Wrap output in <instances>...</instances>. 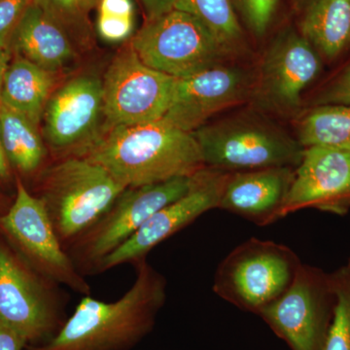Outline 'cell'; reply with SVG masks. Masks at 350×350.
I'll use <instances>...</instances> for the list:
<instances>
[{
  "instance_id": "cell-1",
  "label": "cell",
  "mask_w": 350,
  "mask_h": 350,
  "mask_svg": "<svg viewBox=\"0 0 350 350\" xmlns=\"http://www.w3.org/2000/svg\"><path fill=\"white\" fill-rule=\"evenodd\" d=\"M135 282L113 301L83 296L61 330L29 350H131L150 334L167 301V282L147 259L133 265Z\"/></svg>"
},
{
  "instance_id": "cell-2",
  "label": "cell",
  "mask_w": 350,
  "mask_h": 350,
  "mask_svg": "<svg viewBox=\"0 0 350 350\" xmlns=\"http://www.w3.org/2000/svg\"><path fill=\"white\" fill-rule=\"evenodd\" d=\"M84 157L105 167L126 188L192 176L206 167L193 133L163 118L107 129Z\"/></svg>"
},
{
  "instance_id": "cell-3",
  "label": "cell",
  "mask_w": 350,
  "mask_h": 350,
  "mask_svg": "<svg viewBox=\"0 0 350 350\" xmlns=\"http://www.w3.org/2000/svg\"><path fill=\"white\" fill-rule=\"evenodd\" d=\"M38 196L64 247L98 220L125 190L86 157L50 163L36 179Z\"/></svg>"
},
{
  "instance_id": "cell-4",
  "label": "cell",
  "mask_w": 350,
  "mask_h": 350,
  "mask_svg": "<svg viewBox=\"0 0 350 350\" xmlns=\"http://www.w3.org/2000/svg\"><path fill=\"white\" fill-rule=\"evenodd\" d=\"M193 135L206 167L227 172L296 169L305 150L297 138L254 111L236 113L207 123Z\"/></svg>"
},
{
  "instance_id": "cell-5",
  "label": "cell",
  "mask_w": 350,
  "mask_h": 350,
  "mask_svg": "<svg viewBox=\"0 0 350 350\" xmlns=\"http://www.w3.org/2000/svg\"><path fill=\"white\" fill-rule=\"evenodd\" d=\"M301 264L284 244L251 238L218 265L213 291L241 310L259 314L286 291Z\"/></svg>"
},
{
  "instance_id": "cell-6",
  "label": "cell",
  "mask_w": 350,
  "mask_h": 350,
  "mask_svg": "<svg viewBox=\"0 0 350 350\" xmlns=\"http://www.w3.org/2000/svg\"><path fill=\"white\" fill-rule=\"evenodd\" d=\"M59 287L0 243V319L29 347L50 340L68 319Z\"/></svg>"
},
{
  "instance_id": "cell-7",
  "label": "cell",
  "mask_w": 350,
  "mask_h": 350,
  "mask_svg": "<svg viewBox=\"0 0 350 350\" xmlns=\"http://www.w3.org/2000/svg\"><path fill=\"white\" fill-rule=\"evenodd\" d=\"M192 176L126 188L91 227L66 246L80 273L85 276L96 273L98 265L128 241L151 216L187 192Z\"/></svg>"
},
{
  "instance_id": "cell-8",
  "label": "cell",
  "mask_w": 350,
  "mask_h": 350,
  "mask_svg": "<svg viewBox=\"0 0 350 350\" xmlns=\"http://www.w3.org/2000/svg\"><path fill=\"white\" fill-rule=\"evenodd\" d=\"M130 46L142 63L176 79L225 64L232 57L206 25L177 9L147 20Z\"/></svg>"
},
{
  "instance_id": "cell-9",
  "label": "cell",
  "mask_w": 350,
  "mask_h": 350,
  "mask_svg": "<svg viewBox=\"0 0 350 350\" xmlns=\"http://www.w3.org/2000/svg\"><path fill=\"white\" fill-rule=\"evenodd\" d=\"M15 199L0 214V232L16 252L41 275L82 296L92 287L80 273L55 231L43 202L15 176Z\"/></svg>"
},
{
  "instance_id": "cell-10",
  "label": "cell",
  "mask_w": 350,
  "mask_h": 350,
  "mask_svg": "<svg viewBox=\"0 0 350 350\" xmlns=\"http://www.w3.org/2000/svg\"><path fill=\"white\" fill-rule=\"evenodd\" d=\"M176 81L142 63L129 44L113 59L103 79L107 129L163 119Z\"/></svg>"
},
{
  "instance_id": "cell-11",
  "label": "cell",
  "mask_w": 350,
  "mask_h": 350,
  "mask_svg": "<svg viewBox=\"0 0 350 350\" xmlns=\"http://www.w3.org/2000/svg\"><path fill=\"white\" fill-rule=\"evenodd\" d=\"M321 68V56L312 44L298 29L285 27L262 56L250 100L266 111L286 115L296 112L301 94Z\"/></svg>"
},
{
  "instance_id": "cell-12",
  "label": "cell",
  "mask_w": 350,
  "mask_h": 350,
  "mask_svg": "<svg viewBox=\"0 0 350 350\" xmlns=\"http://www.w3.org/2000/svg\"><path fill=\"white\" fill-rule=\"evenodd\" d=\"M103 80L81 75L55 90L43 114V138L54 160L84 157L98 139L103 114Z\"/></svg>"
},
{
  "instance_id": "cell-13",
  "label": "cell",
  "mask_w": 350,
  "mask_h": 350,
  "mask_svg": "<svg viewBox=\"0 0 350 350\" xmlns=\"http://www.w3.org/2000/svg\"><path fill=\"white\" fill-rule=\"evenodd\" d=\"M229 174L206 167L193 175L187 192L151 216L128 241L98 265L96 273L147 259L159 244L192 224L202 214L218 208Z\"/></svg>"
},
{
  "instance_id": "cell-14",
  "label": "cell",
  "mask_w": 350,
  "mask_h": 350,
  "mask_svg": "<svg viewBox=\"0 0 350 350\" xmlns=\"http://www.w3.org/2000/svg\"><path fill=\"white\" fill-rule=\"evenodd\" d=\"M331 280L301 264L293 282L260 317L292 350H322L328 333L327 298Z\"/></svg>"
},
{
  "instance_id": "cell-15",
  "label": "cell",
  "mask_w": 350,
  "mask_h": 350,
  "mask_svg": "<svg viewBox=\"0 0 350 350\" xmlns=\"http://www.w3.org/2000/svg\"><path fill=\"white\" fill-rule=\"evenodd\" d=\"M254 77L250 69L222 64L177 79L163 119L182 131L194 133L215 115L250 98Z\"/></svg>"
},
{
  "instance_id": "cell-16",
  "label": "cell",
  "mask_w": 350,
  "mask_h": 350,
  "mask_svg": "<svg viewBox=\"0 0 350 350\" xmlns=\"http://www.w3.org/2000/svg\"><path fill=\"white\" fill-rule=\"evenodd\" d=\"M350 206V148H305L288 193L282 217L306 207L342 214Z\"/></svg>"
},
{
  "instance_id": "cell-17",
  "label": "cell",
  "mask_w": 350,
  "mask_h": 350,
  "mask_svg": "<svg viewBox=\"0 0 350 350\" xmlns=\"http://www.w3.org/2000/svg\"><path fill=\"white\" fill-rule=\"evenodd\" d=\"M294 167L230 172L218 209L267 226L282 219L283 206L291 187Z\"/></svg>"
},
{
  "instance_id": "cell-18",
  "label": "cell",
  "mask_w": 350,
  "mask_h": 350,
  "mask_svg": "<svg viewBox=\"0 0 350 350\" xmlns=\"http://www.w3.org/2000/svg\"><path fill=\"white\" fill-rule=\"evenodd\" d=\"M8 49L46 70L57 73L75 59L68 32L39 7L31 3L14 29Z\"/></svg>"
},
{
  "instance_id": "cell-19",
  "label": "cell",
  "mask_w": 350,
  "mask_h": 350,
  "mask_svg": "<svg viewBox=\"0 0 350 350\" xmlns=\"http://www.w3.org/2000/svg\"><path fill=\"white\" fill-rule=\"evenodd\" d=\"M297 29L320 56L334 59L350 44V0H297Z\"/></svg>"
},
{
  "instance_id": "cell-20",
  "label": "cell",
  "mask_w": 350,
  "mask_h": 350,
  "mask_svg": "<svg viewBox=\"0 0 350 350\" xmlns=\"http://www.w3.org/2000/svg\"><path fill=\"white\" fill-rule=\"evenodd\" d=\"M56 75L24 57L13 56L2 85L0 105L24 115L39 126L55 91Z\"/></svg>"
},
{
  "instance_id": "cell-21",
  "label": "cell",
  "mask_w": 350,
  "mask_h": 350,
  "mask_svg": "<svg viewBox=\"0 0 350 350\" xmlns=\"http://www.w3.org/2000/svg\"><path fill=\"white\" fill-rule=\"evenodd\" d=\"M0 133L15 176L38 179L47 167L49 149L38 126L24 115L0 105Z\"/></svg>"
},
{
  "instance_id": "cell-22",
  "label": "cell",
  "mask_w": 350,
  "mask_h": 350,
  "mask_svg": "<svg viewBox=\"0 0 350 350\" xmlns=\"http://www.w3.org/2000/svg\"><path fill=\"white\" fill-rule=\"evenodd\" d=\"M174 9L197 18L232 57L245 50L243 27L230 0H176Z\"/></svg>"
},
{
  "instance_id": "cell-23",
  "label": "cell",
  "mask_w": 350,
  "mask_h": 350,
  "mask_svg": "<svg viewBox=\"0 0 350 350\" xmlns=\"http://www.w3.org/2000/svg\"><path fill=\"white\" fill-rule=\"evenodd\" d=\"M297 139L304 148H350V105H317L299 122Z\"/></svg>"
},
{
  "instance_id": "cell-24",
  "label": "cell",
  "mask_w": 350,
  "mask_h": 350,
  "mask_svg": "<svg viewBox=\"0 0 350 350\" xmlns=\"http://www.w3.org/2000/svg\"><path fill=\"white\" fill-rule=\"evenodd\" d=\"M330 280L335 305L322 350H350V265Z\"/></svg>"
},
{
  "instance_id": "cell-25",
  "label": "cell",
  "mask_w": 350,
  "mask_h": 350,
  "mask_svg": "<svg viewBox=\"0 0 350 350\" xmlns=\"http://www.w3.org/2000/svg\"><path fill=\"white\" fill-rule=\"evenodd\" d=\"M100 0H31L46 15L68 32L86 31L89 15Z\"/></svg>"
},
{
  "instance_id": "cell-26",
  "label": "cell",
  "mask_w": 350,
  "mask_h": 350,
  "mask_svg": "<svg viewBox=\"0 0 350 350\" xmlns=\"http://www.w3.org/2000/svg\"><path fill=\"white\" fill-rule=\"evenodd\" d=\"M243 27L254 36H266L275 19L280 0H230Z\"/></svg>"
},
{
  "instance_id": "cell-27",
  "label": "cell",
  "mask_w": 350,
  "mask_h": 350,
  "mask_svg": "<svg viewBox=\"0 0 350 350\" xmlns=\"http://www.w3.org/2000/svg\"><path fill=\"white\" fill-rule=\"evenodd\" d=\"M96 29L101 38L116 43L131 38L135 29V16L98 12Z\"/></svg>"
},
{
  "instance_id": "cell-28",
  "label": "cell",
  "mask_w": 350,
  "mask_h": 350,
  "mask_svg": "<svg viewBox=\"0 0 350 350\" xmlns=\"http://www.w3.org/2000/svg\"><path fill=\"white\" fill-rule=\"evenodd\" d=\"M31 3V0H0V47L8 49L14 29Z\"/></svg>"
},
{
  "instance_id": "cell-29",
  "label": "cell",
  "mask_w": 350,
  "mask_h": 350,
  "mask_svg": "<svg viewBox=\"0 0 350 350\" xmlns=\"http://www.w3.org/2000/svg\"><path fill=\"white\" fill-rule=\"evenodd\" d=\"M315 105H350V64L322 90Z\"/></svg>"
},
{
  "instance_id": "cell-30",
  "label": "cell",
  "mask_w": 350,
  "mask_h": 350,
  "mask_svg": "<svg viewBox=\"0 0 350 350\" xmlns=\"http://www.w3.org/2000/svg\"><path fill=\"white\" fill-rule=\"evenodd\" d=\"M25 340L0 319V350H23Z\"/></svg>"
},
{
  "instance_id": "cell-31",
  "label": "cell",
  "mask_w": 350,
  "mask_h": 350,
  "mask_svg": "<svg viewBox=\"0 0 350 350\" xmlns=\"http://www.w3.org/2000/svg\"><path fill=\"white\" fill-rule=\"evenodd\" d=\"M144 6L147 20L162 16L174 10L176 0H139Z\"/></svg>"
},
{
  "instance_id": "cell-32",
  "label": "cell",
  "mask_w": 350,
  "mask_h": 350,
  "mask_svg": "<svg viewBox=\"0 0 350 350\" xmlns=\"http://www.w3.org/2000/svg\"><path fill=\"white\" fill-rule=\"evenodd\" d=\"M13 170L7 160L3 145H2L1 133H0V184H7L12 179Z\"/></svg>"
},
{
  "instance_id": "cell-33",
  "label": "cell",
  "mask_w": 350,
  "mask_h": 350,
  "mask_svg": "<svg viewBox=\"0 0 350 350\" xmlns=\"http://www.w3.org/2000/svg\"><path fill=\"white\" fill-rule=\"evenodd\" d=\"M12 59L13 55L10 50L0 47V96H1L4 77H5L7 69H8L9 64H10Z\"/></svg>"
},
{
  "instance_id": "cell-34",
  "label": "cell",
  "mask_w": 350,
  "mask_h": 350,
  "mask_svg": "<svg viewBox=\"0 0 350 350\" xmlns=\"http://www.w3.org/2000/svg\"><path fill=\"white\" fill-rule=\"evenodd\" d=\"M349 265H350V262H349Z\"/></svg>"
},
{
  "instance_id": "cell-35",
  "label": "cell",
  "mask_w": 350,
  "mask_h": 350,
  "mask_svg": "<svg viewBox=\"0 0 350 350\" xmlns=\"http://www.w3.org/2000/svg\"><path fill=\"white\" fill-rule=\"evenodd\" d=\"M0 214H1V213H0Z\"/></svg>"
}]
</instances>
